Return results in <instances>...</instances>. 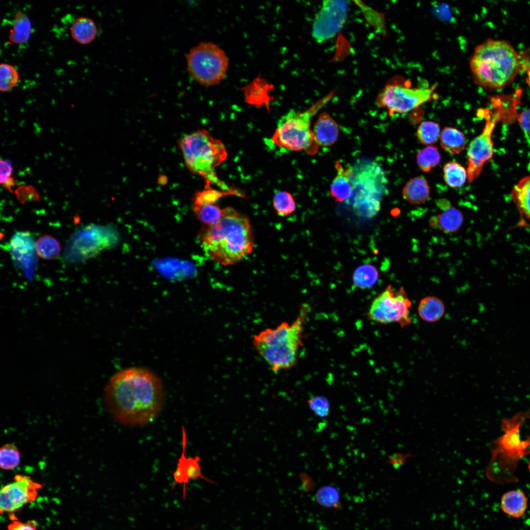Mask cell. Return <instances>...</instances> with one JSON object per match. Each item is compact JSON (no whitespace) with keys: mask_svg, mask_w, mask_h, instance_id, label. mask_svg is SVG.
Masks as SVG:
<instances>
[{"mask_svg":"<svg viewBox=\"0 0 530 530\" xmlns=\"http://www.w3.org/2000/svg\"><path fill=\"white\" fill-rule=\"evenodd\" d=\"M416 159L419 168L424 172H428L438 165L441 157L436 147L427 146L417 153Z\"/></svg>","mask_w":530,"mask_h":530,"instance_id":"32","label":"cell"},{"mask_svg":"<svg viewBox=\"0 0 530 530\" xmlns=\"http://www.w3.org/2000/svg\"><path fill=\"white\" fill-rule=\"evenodd\" d=\"M14 481L3 486L0 492V510L3 513L15 512L34 501L37 491L42 487L26 476L17 475Z\"/></svg>","mask_w":530,"mask_h":530,"instance_id":"14","label":"cell"},{"mask_svg":"<svg viewBox=\"0 0 530 530\" xmlns=\"http://www.w3.org/2000/svg\"><path fill=\"white\" fill-rule=\"evenodd\" d=\"M511 195L520 215L518 225L530 226V174L514 186Z\"/></svg>","mask_w":530,"mask_h":530,"instance_id":"18","label":"cell"},{"mask_svg":"<svg viewBox=\"0 0 530 530\" xmlns=\"http://www.w3.org/2000/svg\"><path fill=\"white\" fill-rule=\"evenodd\" d=\"M35 249L38 255L46 260L55 258L61 251L59 242L50 235H44L38 239L35 242Z\"/></svg>","mask_w":530,"mask_h":530,"instance_id":"30","label":"cell"},{"mask_svg":"<svg viewBox=\"0 0 530 530\" xmlns=\"http://www.w3.org/2000/svg\"><path fill=\"white\" fill-rule=\"evenodd\" d=\"M429 187L426 180L420 176L410 179L402 191L404 199L413 205L424 203L429 197Z\"/></svg>","mask_w":530,"mask_h":530,"instance_id":"25","label":"cell"},{"mask_svg":"<svg viewBox=\"0 0 530 530\" xmlns=\"http://www.w3.org/2000/svg\"><path fill=\"white\" fill-rule=\"evenodd\" d=\"M411 305L403 287L395 291L389 285L372 301L367 313L368 318L381 324L397 323L403 327L411 322L409 314Z\"/></svg>","mask_w":530,"mask_h":530,"instance_id":"11","label":"cell"},{"mask_svg":"<svg viewBox=\"0 0 530 530\" xmlns=\"http://www.w3.org/2000/svg\"><path fill=\"white\" fill-rule=\"evenodd\" d=\"M440 138L441 147L450 154H458L465 147V135L456 128L445 127L441 132Z\"/></svg>","mask_w":530,"mask_h":530,"instance_id":"28","label":"cell"},{"mask_svg":"<svg viewBox=\"0 0 530 530\" xmlns=\"http://www.w3.org/2000/svg\"><path fill=\"white\" fill-rule=\"evenodd\" d=\"M112 230L103 226L89 224L78 229L66 246L65 257L72 263L84 262L94 257L115 241Z\"/></svg>","mask_w":530,"mask_h":530,"instance_id":"9","label":"cell"},{"mask_svg":"<svg viewBox=\"0 0 530 530\" xmlns=\"http://www.w3.org/2000/svg\"><path fill=\"white\" fill-rule=\"evenodd\" d=\"M470 67L475 82L487 89L510 83L519 68L518 54L507 41L488 39L476 47Z\"/></svg>","mask_w":530,"mask_h":530,"instance_id":"4","label":"cell"},{"mask_svg":"<svg viewBox=\"0 0 530 530\" xmlns=\"http://www.w3.org/2000/svg\"><path fill=\"white\" fill-rule=\"evenodd\" d=\"M440 132L438 123L433 121H424L418 127L417 136L422 144L430 145L437 141L440 136Z\"/></svg>","mask_w":530,"mask_h":530,"instance_id":"34","label":"cell"},{"mask_svg":"<svg viewBox=\"0 0 530 530\" xmlns=\"http://www.w3.org/2000/svg\"><path fill=\"white\" fill-rule=\"evenodd\" d=\"M463 222V215L457 209L451 205L443 210V212L429 219L430 226L449 234L457 232Z\"/></svg>","mask_w":530,"mask_h":530,"instance_id":"21","label":"cell"},{"mask_svg":"<svg viewBox=\"0 0 530 530\" xmlns=\"http://www.w3.org/2000/svg\"><path fill=\"white\" fill-rule=\"evenodd\" d=\"M17 198L21 203L28 201H38L39 195L36 189L32 186L21 185L15 190Z\"/></svg>","mask_w":530,"mask_h":530,"instance_id":"39","label":"cell"},{"mask_svg":"<svg viewBox=\"0 0 530 530\" xmlns=\"http://www.w3.org/2000/svg\"><path fill=\"white\" fill-rule=\"evenodd\" d=\"M0 182L4 184L11 177L13 173L12 161L8 159H1L0 161Z\"/></svg>","mask_w":530,"mask_h":530,"instance_id":"40","label":"cell"},{"mask_svg":"<svg viewBox=\"0 0 530 530\" xmlns=\"http://www.w3.org/2000/svg\"><path fill=\"white\" fill-rule=\"evenodd\" d=\"M19 80V74L13 65L2 63L0 65V90L9 92L13 89Z\"/></svg>","mask_w":530,"mask_h":530,"instance_id":"33","label":"cell"},{"mask_svg":"<svg viewBox=\"0 0 530 530\" xmlns=\"http://www.w3.org/2000/svg\"><path fill=\"white\" fill-rule=\"evenodd\" d=\"M272 88L270 83L259 76L243 88L245 100L249 105L258 107L265 106L269 110Z\"/></svg>","mask_w":530,"mask_h":530,"instance_id":"19","label":"cell"},{"mask_svg":"<svg viewBox=\"0 0 530 530\" xmlns=\"http://www.w3.org/2000/svg\"><path fill=\"white\" fill-rule=\"evenodd\" d=\"M435 87H412L396 77L391 79L376 97L377 105L386 108L389 115L410 111L429 101Z\"/></svg>","mask_w":530,"mask_h":530,"instance_id":"10","label":"cell"},{"mask_svg":"<svg viewBox=\"0 0 530 530\" xmlns=\"http://www.w3.org/2000/svg\"><path fill=\"white\" fill-rule=\"evenodd\" d=\"M481 114L486 120L485 126L482 132L470 142L467 151V173L470 183L479 177L484 164L492 158L494 151L492 135L496 124L501 119L499 113L491 116L486 111Z\"/></svg>","mask_w":530,"mask_h":530,"instance_id":"12","label":"cell"},{"mask_svg":"<svg viewBox=\"0 0 530 530\" xmlns=\"http://www.w3.org/2000/svg\"><path fill=\"white\" fill-rule=\"evenodd\" d=\"M32 32V25L27 15L19 11L15 15L10 30L8 38L15 44H23L29 39Z\"/></svg>","mask_w":530,"mask_h":530,"instance_id":"27","label":"cell"},{"mask_svg":"<svg viewBox=\"0 0 530 530\" xmlns=\"http://www.w3.org/2000/svg\"><path fill=\"white\" fill-rule=\"evenodd\" d=\"M308 402L310 409L318 416L325 417L329 414L330 403L326 398L319 396L313 397Z\"/></svg>","mask_w":530,"mask_h":530,"instance_id":"38","label":"cell"},{"mask_svg":"<svg viewBox=\"0 0 530 530\" xmlns=\"http://www.w3.org/2000/svg\"><path fill=\"white\" fill-rule=\"evenodd\" d=\"M443 172L445 182L452 188L462 186L465 183L467 177L465 169L454 161L446 163L444 166Z\"/></svg>","mask_w":530,"mask_h":530,"instance_id":"29","label":"cell"},{"mask_svg":"<svg viewBox=\"0 0 530 530\" xmlns=\"http://www.w3.org/2000/svg\"><path fill=\"white\" fill-rule=\"evenodd\" d=\"M72 38L77 43L86 45L91 43L97 34V27L94 21L87 17L77 18L70 28Z\"/></svg>","mask_w":530,"mask_h":530,"instance_id":"23","label":"cell"},{"mask_svg":"<svg viewBox=\"0 0 530 530\" xmlns=\"http://www.w3.org/2000/svg\"><path fill=\"white\" fill-rule=\"evenodd\" d=\"M347 4L343 0H325L315 17L312 36L320 43L334 37L343 27L347 16Z\"/></svg>","mask_w":530,"mask_h":530,"instance_id":"13","label":"cell"},{"mask_svg":"<svg viewBox=\"0 0 530 530\" xmlns=\"http://www.w3.org/2000/svg\"><path fill=\"white\" fill-rule=\"evenodd\" d=\"M9 251L16 266L21 269L26 278L31 279L37 265L35 242L27 232H17L11 238Z\"/></svg>","mask_w":530,"mask_h":530,"instance_id":"16","label":"cell"},{"mask_svg":"<svg viewBox=\"0 0 530 530\" xmlns=\"http://www.w3.org/2000/svg\"><path fill=\"white\" fill-rule=\"evenodd\" d=\"M309 310V306H302L292 323L282 322L254 336L252 343L255 349L272 371H287L296 365L299 350L303 345L304 324Z\"/></svg>","mask_w":530,"mask_h":530,"instance_id":"3","label":"cell"},{"mask_svg":"<svg viewBox=\"0 0 530 530\" xmlns=\"http://www.w3.org/2000/svg\"><path fill=\"white\" fill-rule=\"evenodd\" d=\"M528 505V499L520 490L509 491L504 493L501 500L503 511L513 518H519L525 513Z\"/></svg>","mask_w":530,"mask_h":530,"instance_id":"24","label":"cell"},{"mask_svg":"<svg viewBox=\"0 0 530 530\" xmlns=\"http://www.w3.org/2000/svg\"><path fill=\"white\" fill-rule=\"evenodd\" d=\"M8 530H37L36 522L33 520L26 523L14 520L9 524Z\"/></svg>","mask_w":530,"mask_h":530,"instance_id":"42","label":"cell"},{"mask_svg":"<svg viewBox=\"0 0 530 530\" xmlns=\"http://www.w3.org/2000/svg\"><path fill=\"white\" fill-rule=\"evenodd\" d=\"M445 312L444 303L435 296H427L422 298L418 307L419 317L427 322H435L439 320Z\"/></svg>","mask_w":530,"mask_h":530,"instance_id":"26","label":"cell"},{"mask_svg":"<svg viewBox=\"0 0 530 530\" xmlns=\"http://www.w3.org/2000/svg\"><path fill=\"white\" fill-rule=\"evenodd\" d=\"M413 456V454L410 453L404 454L396 453L389 457L388 462L393 467L398 469L402 467L406 463L407 459Z\"/></svg>","mask_w":530,"mask_h":530,"instance_id":"41","label":"cell"},{"mask_svg":"<svg viewBox=\"0 0 530 530\" xmlns=\"http://www.w3.org/2000/svg\"><path fill=\"white\" fill-rule=\"evenodd\" d=\"M20 463V454L17 447L12 444H6L0 450V467L5 470L16 468Z\"/></svg>","mask_w":530,"mask_h":530,"instance_id":"35","label":"cell"},{"mask_svg":"<svg viewBox=\"0 0 530 530\" xmlns=\"http://www.w3.org/2000/svg\"><path fill=\"white\" fill-rule=\"evenodd\" d=\"M318 146L328 147L336 141L339 128L336 121L327 112L321 113L315 123L313 130Z\"/></svg>","mask_w":530,"mask_h":530,"instance_id":"20","label":"cell"},{"mask_svg":"<svg viewBox=\"0 0 530 530\" xmlns=\"http://www.w3.org/2000/svg\"><path fill=\"white\" fill-rule=\"evenodd\" d=\"M273 205L277 214L280 216L288 215L292 213L296 208L292 195L285 191L275 192L273 199Z\"/></svg>","mask_w":530,"mask_h":530,"instance_id":"36","label":"cell"},{"mask_svg":"<svg viewBox=\"0 0 530 530\" xmlns=\"http://www.w3.org/2000/svg\"><path fill=\"white\" fill-rule=\"evenodd\" d=\"M353 187L352 207L359 216L371 218L380 208L387 188V180L380 165L361 162L347 169Z\"/></svg>","mask_w":530,"mask_h":530,"instance_id":"7","label":"cell"},{"mask_svg":"<svg viewBox=\"0 0 530 530\" xmlns=\"http://www.w3.org/2000/svg\"><path fill=\"white\" fill-rule=\"evenodd\" d=\"M254 235L248 217L232 207L224 208L222 217L205 230L201 245L212 261L223 265L238 263L252 251Z\"/></svg>","mask_w":530,"mask_h":530,"instance_id":"2","label":"cell"},{"mask_svg":"<svg viewBox=\"0 0 530 530\" xmlns=\"http://www.w3.org/2000/svg\"><path fill=\"white\" fill-rule=\"evenodd\" d=\"M335 168L337 175L331 185L330 194L336 201L344 202L352 196L353 187L347 169H345L338 160Z\"/></svg>","mask_w":530,"mask_h":530,"instance_id":"22","label":"cell"},{"mask_svg":"<svg viewBox=\"0 0 530 530\" xmlns=\"http://www.w3.org/2000/svg\"><path fill=\"white\" fill-rule=\"evenodd\" d=\"M186 435L184 427H183V450L177 464L176 469L173 473L174 483L172 486L174 489L178 484H182L183 498L186 497V485L190 479L200 478L212 484H215L214 481L206 477L202 473L199 463L200 458L199 456L186 457Z\"/></svg>","mask_w":530,"mask_h":530,"instance_id":"17","label":"cell"},{"mask_svg":"<svg viewBox=\"0 0 530 530\" xmlns=\"http://www.w3.org/2000/svg\"><path fill=\"white\" fill-rule=\"evenodd\" d=\"M318 502L325 507L334 506L339 502L340 494L334 486H325L320 488L316 494Z\"/></svg>","mask_w":530,"mask_h":530,"instance_id":"37","label":"cell"},{"mask_svg":"<svg viewBox=\"0 0 530 530\" xmlns=\"http://www.w3.org/2000/svg\"><path fill=\"white\" fill-rule=\"evenodd\" d=\"M517 118L522 130L526 133L530 134V109L523 111L517 116Z\"/></svg>","mask_w":530,"mask_h":530,"instance_id":"43","label":"cell"},{"mask_svg":"<svg viewBox=\"0 0 530 530\" xmlns=\"http://www.w3.org/2000/svg\"><path fill=\"white\" fill-rule=\"evenodd\" d=\"M527 81H528V84H529V86L530 87V68H529V72H528V78H527Z\"/></svg>","mask_w":530,"mask_h":530,"instance_id":"45","label":"cell"},{"mask_svg":"<svg viewBox=\"0 0 530 530\" xmlns=\"http://www.w3.org/2000/svg\"><path fill=\"white\" fill-rule=\"evenodd\" d=\"M334 94L332 92L304 111L291 109L282 116L270 139L272 145L282 152L304 151L309 155L317 153L319 146L310 129L311 118Z\"/></svg>","mask_w":530,"mask_h":530,"instance_id":"6","label":"cell"},{"mask_svg":"<svg viewBox=\"0 0 530 530\" xmlns=\"http://www.w3.org/2000/svg\"><path fill=\"white\" fill-rule=\"evenodd\" d=\"M16 185V181L14 178L10 177L9 178L4 184L3 186L5 188L7 189L10 192H13L12 187Z\"/></svg>","mask_w":530,"mask_h":530,"instance_id":"44","label":"cell"},{"mask_svg":"<svg viewBox=\"0 0 530 530\" xmlns=\"http://www.w3.org/2000/svg\"><path fill=\"white\" fill-rule=\"evenodd\" d=\"M186 57L189 74L200 84L215 85L224 79L229 59L225 52L216 44L201 42L191 48Z\"/></svg>","mask_w":530,"mask_h":530,"instance_id":"8","label":"cell"},{"mask_svg":"<svg viewBox=\"0 0 530 530\" xmlns=\"http://www.w3.org/2000/svg\"><path fill=\"white\" fill-rule=\"evenodd\" d=\"M164 397L160 378L143 367L118 371L105 389V400L114 419L131 426L152 422L161 411Z\"/></svg>","mask_w":530,"mask_h":530,"instance_id":"1","label":"cell"},{"mask_svg":"<svg viewBox=\"0 0 530 530\" xmlns=\"http://www.w3.org/2000/svg\"><path fill=\"white\" fill-rule=\"evenodd\" d=\"M185 163L193 173L202 177L206 186L215 185L223 191H234L216 175L215 169L227 157L224 144L207 130L185 134L179 141Z\"/></svg>","mask_w":530,"mask_h":530,"instance_id":"5","label":"cell"},{"mask_svg":"<svg viewBox=\"0 0 530 530\" xmlns=\"http://www.w3.org/2000/svg\"><path fill=\"white\" fill-rule=\"evenodd\" d=\"M228 195H241L237 190H219L206 186L203 190L197 192L194 198L193 210L198 218L207 226L217 222L222 217L224 209L217 202L223 196Z\"/></svg>","mask_w":530,"mask_h":530,"instance_id":"15","label":"cell"},{"mask_svg":"<svg viewBox=\"0 0 530 530\" xmlns=\"http://www.w3.org/2000/svg\"><path fill=\"white\" fill-rule=\"evenodd\" d=\"M377 279V271L371 265H364L358 267L353 275L354 284L361 289L372 287L376 283Z\"/></svg>","mask_w":530,"mask_h":530,"instance_id":"31","label":"cell"}]
</instances>
